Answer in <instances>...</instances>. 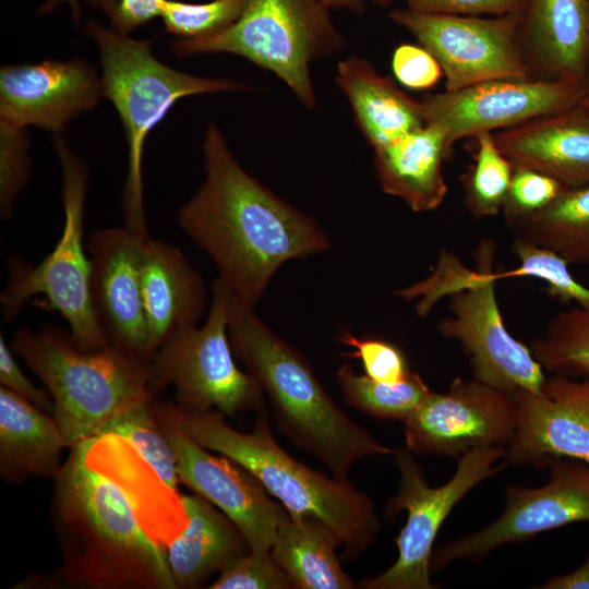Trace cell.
I'll return each instance as SVG.
<instances>
[{
  "mask_svg": "<svg viewBox=\"0 0 589 589\" xmlns=\"http://www.w3.org/2000/svg\"><path fill=\"white\" fill-rule=\"evenodd\" d=\"M203 159L205 179L179 208L178 225L211 257L218 278L253 308L281 264L327 250L329 237L247 172L213 122Z\"/></svg>",
  "mask_w": 589,
  "mask_h": 589,
  "instance_id": "obj_1",
  "label": "cell"
},
{
  "mask_svg": "<svg viewBox=\"0 0 589 589\" xmlns=\"http://www.w3.org/2000/svg\"><path fill=\"white\" fill-rule=\"evenodd\" d=\"M92 440V438H91ZM86 440L57 473L52 518L58 582L93 589H175L166 548L142 527L125 493L86 462Z\"/></svg>",
  "mask_w": 589,
  "mask_h": 589,
  "instance_id": "obj_2",
  "label": "cell"
},
{
  "mask_svg": "<svg viewBox=\"0 0 589 589\" xmlns=\"http://www.w3.org/2000/svg\"><path fill=\"white\" fill-rule=\"evenodd\" d=\"M228 335L235 357L267 396L280 433L323 462L332 477L349 480L359 460L393 454L394 449L339 408L303 354L273 333L236 294Z\"/></svg>",
  "mask_w": 589,
  "mask_h": 589,
  "instance_id": "obj_3",
  "label": "cell"
},
{
  "mask_svg": "<svg viewBox=\"0 0 589 589\" xmlns=\"http://www.w3.org/2000/svg\"><path fill=\"white\" fill-rule=\"evenodd\" d=\"M163 406L193 441L251 472L289 515H313L332 527L342 539V560L357 558L377 538L382 524L372 498L349 480L328 478L290 456L274 438L265 411L243 433L217 410Z\"/></svg>",
  "mask_w": 589,
  "mask_h": 589,
  "instance_id": "obj_4",
  "label": "cell"
},
{
  "mask_svg": "<svg viewBox=\"0 0 589 589\" xmlns=\"http://www.w3.org/2000/svg\"><path fill=\"white\" fill-rule=\"evenodd\" d=\"M12 351L37 375L53 401V417L69 447L97 438L131 404L152 398L149 361L113 345L86 352L52 325L16 329Z\"/></svg>",
  "mask_w": 589,
  "mask_h": 589,
  "instance_id": "obj_5",
  "label": "cell"
},
{
  "mask_svg": "<svg viewBox=\"0 0 589 589\" xmlns=\"http://www.w3.org/2000/svg\"><path fill=\"white\" fill-rule=\"evenodd\" d=\"M476 260L477 269L471 271L444 251L431 276L399 289L398 294L405 300L419 298L416 312L420 316L428 315L440 298L448 296V314L436 327L444 338L460 345L473 378L512 394L540 393L546 381L544 369L530 347L507 330L495 281L488 277V266L494 260L491 241L480 243Z\"/></svg>",
  "mask_w": 589,
  "mask_h": 589,
  "instance_id": "obj_6",
  "label": "cell"
},
{
  "mask_svg": "<svg viewBox=\"0 0 589 589\" xmlns=\"http://www.w3.org/2000/svg\"><path fill=\"white\" fill-rule=\"evenodd\" d=\"M86 34L96 43L101 68L103 97L115 106L128 147L123 190L124 227L148 236L142 161L148 133L181 98L251 87L227 77H203L178 71L152 52V40L133 39L91 21Z\"/></svg>",
  "mask_w": 589,
  "mask_h": 589,
  "instance_id": "obj_7",
  "label": "cell"
},
{
  "mask_svg": "<svg viewBox=\"0 0 589 589\" xmlns=\"http://www.w3.org/2000/svg\"><path fill=\"white\" fill-rule=\"evenodd\" d=\"M345 46L329 9L317 0H250L242 15L223 33L170 43L178 57L221 52L243 57L278 76L308 109L316 106L311 63Z\"/></svg>",
  "mask_w": 589,
  "mask_h": 589,
  "instance_id": "obj_8",
  "label": "cell"
},
{
  "mask_svg": "<svg viewBox=\"0 0 589 589\" xmlns=\"http://www.w3.org/2000/svg\"><path fill=\"white\" fill-rule=\"evenodd\" d=\"M53 147L62 169L64 224L51 252L38 265L20 259L8 261L9 279L0 296L7 322L14 320L25 302L40 296L39 306L59 313L79 349L93 352L108 342L95 316L89 292L91 260L83 245L84 207L88 171L60 135Z\"/></svg>",
  "mask_w": 589,
  "mask_h": 589,
  "instance_id": "obj_9",
  "label": "cell"
},
{
  "mask_svg": "<svg viewBox=\"0 0 589 589\" xmlns=\"http://www.w3.org/2000/svg\"><path fill=\"white\" fill-rule=\"evenodd\" d=\"M235 293L218 277L212 285L206 322L179 329L149 361L148 387L153 394L168 385L176 389L178 408L184 411L217 410L233 417L263 412V392L256 380L235 362L228 335Z\"/></svg>",
  "mask_w": 589,
  "mask_h": 589,
  "instance_id": "obj_10",
  "label": "cell"
},
{
  "mask_svg": "<svg viewBox=\"0 0 589 589\" xmlns=\"http://www.w3.org/2000/svg\"><path fill=\"white\" fill-rule=\"evenodd\" d=\"M506 446L471 449L461 456L454 476L441 486H430L413 454L394 449L398 470L397 492L385 512L394 516L407 512V520L395 542L398 556L382 574L368 577L357 587L363 589H434L430 573L433 544L449 513L473 488L503 470Z\"/></svg>",
  "mask_w": 589,
  "mask_h": 589,
  "instance_id": "obj_11",
  "label": "cell"
},
{
  "mask_svg": "<svg viewBox=\"0 0 589 589\" xmlns=\"http://www.w3.org/2000/svg\"><path fill=\"white\" fill-rule=\"evenodd\" d=\"M522 14L482 17L395 9L389 19L435 57L445 91H456L491 80L532 79L520 45Z\"/></svg>",
  "mask_w": 589,
  "mask_h": 589,
  "instance_id": "obj_12",
  "label": "cell"
},
{
  "mask_svg": "<svg viewBox=\"0 0 589 589\" xmlns=\"http://www.w3.org/2000/svg\"><path fill=\"white\" fill-rule=\"evenodd\" d=\"M548 481L537 488L509 485L500 516L485 528L440 546L431 570L458 561L479 562L496 548L576 522H589V465L551 458Z\"/></svg>",
  "mask_w": 589,
  "mask_h": 589,
  "instance_id": "obj_13",
  "label": "cell"
},
{
  "mask_svg": "<svg viewBox=\"0 0 589 589\" xmlns=\"http://www.w3.org/2000/svg\"><path fill=\"white\" fill-rule=\"evenodd\" d=\"M402 422L413 455L461 456L506 446L516 430L517 404L512 393L456 377L446 392H430Z\"/></svg>",
  "mask_w": 589,
  "mask_h": 589,
  "instance_id": "obj_14",
  "label": "cell"
},
{
  "mask_svg": "<svg viewBox=\"0 0 589 589\" xmlns=\"http://www.w3.org/2000/svg\"><path fill=\"white\" fill-rule=\"evenodd\" d=\"M157 420L173 450L179 482L217 506L242 532L251 551H271L277 531L289 518L262 483L232 459L215 456L193 441L154 402Z\"/></svg>",
  "mask_w": 589,
  "mask_h": 589,
  "instance_id": "obj_15",
  "label": "cell"
},
{
  "mask_svg": "<svg viewBox=\"0 0 589 589\" xmlns=\"http://www.w3.org/2000/svg\"><path fill=\"white\" fill-rule=\"evenodd\" d=\"M580 98L581 88L566 81L500 79L429 95L420 101L424 122L441 128L452 148L466 137L567 110Z\"/></svg>",
  "mask_w": 589,
  "mask_h": 589,
  "instance_id": "obj_16",
  "label": "cell"
},
{
  "mask_svg": "<svg viewBox=\"0 0 589 589\" xmlns=\"http://www.w3.org/2000/svg\"><path fill=\"white\" fill-rule=\"evenodd\" d=\"M148 237L124 226L98 229L87 250L92 306L107 342L151 360L154 353L141 294V263Z\"/></svg>",
  "mask_w": 589,
  "mask_h": 589,
  "instance_id": "obj_17",
  "label": "cell"
},
{
  "mask_svg": "<svg viewBox=\"0 0 589 589\" xmlns=\"http://www.w3.org/2000/svg\"><path fill=\"white\" fill-rule=\"evenodd\" d=\"M517 425L505 461L544 468L567 457L589 465V377L553 374L540 393L517 390Z\"/></svg>",
  "mask_w": 589,
  "mask_h": 589,
  "instance_id": "obj_18",
  "label": "cell"
},
{
  "mask_svg": "<svg viewBox=\"0 0 589 589\" xmlns=\"http://www.w3.org/2000/svg\"><path fill=\"white\" fill-rule=\"evenodd\" d=\"M103 97L100 76L82 59L46 60L0 69V123L28 125L60 135Z\"/></svg>",
  "mask_w": 589,
  "mask_h": 589,
  "instance_id": "obj_19",
  "label": "cell"
},
{
  "mask_svg": "<svg viewBox=\"0 0 589 589\" xmlns=\"http://www.w3.org/2000/svg\"><path fill=\"white\" fill-rule=\"evenodd\" d=\"M520 45L532 79L581 88L589 73V0H528Z\"/></svg>",
  "mask_w": 589,
  "mask_h": 589,
  "instance_id": "obj_20",
  "label": "cell"
},
{
  "mask_svg": "<svg viewBox=\"0 0 589 589\" xmlns=\"http://www.w3.org/2000/svg\"><path fill=\"white\" fill-rule=\"evenodd\" d=\"M514 167L549 176L565 188L589 183V112L580 105L496 132Z\"/></svg>",
  "mask_w": 589,
  "mask_h": 589,
  "instance_id": "obj_21",
  "label": "cell"
},
{
  "mask_svg": "<svg viewBox=\"0 0 589 589\" xmlns=\"http://www.w3.org/2000/svg\"><path fill=\"white\" fill-rule=\"evenodd\" d=\"M141 294L153 353L179 329L197 325L206 304L203 279L181 250L149 237L142 255Z\"/></svg>",
  "mask_w": 589,
  "mask_h": 589,
  "instance_id": "obj_22",
  "label": "cell"
},
{
  "mask_svg": "<svg viewBox=\"0 0 589 589\" xmlns=\"http://www.w3.org/2000/svg\"><path fill=\"white\" fill-rule=\"evenodd\" d=\"M450 149L443 130L431 123L374 149L382 191L402 200L413 212L437 208L448 191L443 163Z\"/></svg>",
  "mask_w": 589,
  "mask_h": 589,
  "instance_id": "obj_23",
  "label": "cell"
},
{
  "mask_svg": "<svg viewBox=\"0 0 589 589\" xmlns=\"http://www.w3.org/2000/svg\"><path fill=\"white\" fill-rule=\"evenodd\" d=\"M336 83L351 106L354 120L373 149L383 147L425 122L420 100L404 93L365 59L350 56L337 65Z\"/></svg>",
  "mask_w": 589,
  "mask_h": 589,
  "instance_id": "obj_24",
  "label": "cell"
},
{
  "mask_svg": "<svg viewBox=\"0 0 589 589\" xmlns=\"http://www.w3.org/2000/svg\"><path fill=\"white\" fill-rule=\"evenodd\" d=\"M188 527L167 548L177 588H195L251 548L238 527L203 496L182 495Z\"/></svg>",
  "mask_w": 589,
  "mask_h": 589,
  "instance_id": "obj_25",
  "label": "cell"
},
{
  "mask_svg": "<svg viewBox=\"0 0 589 589\" xmlns=\"http://www.w3.org/2000/svg\"><path fill=\"white\" fill-rule=\"evenodd\" d=\"M68 444L55 418L0 387V473L15 483L31 476L56 478Z\"/></svg>",
  "mask_w": 589,
  "mask_h": 589,
  "instance_id": "obj_26",
  "label": "cell"
},
{
  "mask_svg": "<svg viewBox=\"0 0 589 589\" xmlns=\"http://www.w3.org/2000/svg\"><path fill=\"white\" fill-rule=\"evenodd\" d=\"M341 537L313 515H289L279 527L271 554L294 589H353L336 554Z\"/></svg>",
  "mask_w": 589,
  "mask_h": 589,
  "instance_id": "obj_27",
  "label": "cell"
},
{
  "mask_svg": "<svg viewBox=\"0 0 589 589\" xmlns=\"http://www.w3.org/2000/svg\"><path fill=\"white\" fill-rule=\"evenodd\" d=\"M515 238L551 250L570 264H589V183L565 188L543 209L508 221Z\"/></svg>",
  "mask_w": 589,
  "mask_h": 589,
  "instance_id": "obj_28",
  "label": "cell"
},
{
  "mask_svg": "<svg viewBox=\"0 0 589 589\" xmlns=\"http://www.w3.org/2000/svg\"><path fill=\"white\" fill-rule=\"evenodd\" d=\"M337 381L347 405L378 420L404 421L431 392L417 372L401 382L384 383L344 364L337 371Z\"/></svg>",
  "mask_w": 589,
  "mask_h": 589,
  "instance_id": "obj_29",
  "label": "cell"
},
{
  "mask_svg": "<svg viewBox=\"0 0 589 589\" xmlns=\"http://www.w3.org/2000/svg\"><path fill=\"white\" fill-rule=\"evenodd\" d=\"M530 349L552 374L589 377V309L576 306L556 313Z\"/></svg>",
  "mask_w": 589,
  "mask_h": 589,
  "instance_id": "obj_30",
  "label": "cell"
},
{
  "mask_svg": "<svg viewBox=\"0 0 589 589\" xmlns=\"http://www.w3.org/2000/svg\"><path fill=\"white\" fill-rule=\"evenodd\" d=\"M473 161L464 176L465 204L476 218L497 216L508 194L514 166L497 147L494 133L476 135Z\"/></svg>",
  "mask_w": 589,
  "mask_h": 589,
  "instance_id": "obj_31",
  "label": "cell"
},
{
  "mask_svg": "<svg viewBox=\"0 0 589 589\" xmlns=\"http://www.w3.org/2000/svg\"><path fill=\"white\" fill-rule=\"evenodd\" d=\"M105 435L120 436L130 442L161 479L178 490L173 450L157 420L152 398L135 401L115 414L97 437Z\"/></svg>",
  "mask_w": 589,
  "mask_h": 589,
  "instance_id": "obj_32",
  "label": "cell"
},
{
  "mask_svg": "<svg viewBox=\"0 0 589 589\" xmlns=\"http://www.w3.org/2000/svg\"><path fill=\"white\" fill-rule=\"evenodd\" d=\"M512 251L519 265L514 269L495 272L492 263L488 267L490 279L534 277L546 284V292L551 297L589 309V288L576 280L569 272V264L558 254L519 238L513 240Z\"/></svg>",
  "mask_w": 589,
  "mask_h": 589,
  "instance_id": "obj_33",
  "label": "cell"
},
{
  "mask_svg": "<svg viewBox=\"0 0 589 589\" xmlns=\"http://www.w3.org/2000/svg\"><path fill=\"white\" fill-rule=\"evenodd\" d=\"M250 0H212L190 3L164 0L160 17L166 31L182 39L216 36L230 27L244 12Z\"/></svg>",
  "mask_w": 589,
  "mask_h": 589,
  "instance_id": "obj_34",
  "label": "cell"
},
{
  "mask_svg": "<svg viewBox=\"0 0 589 589\" xmlns=\"http://www.w3.org/2000/svg\"><path fill=\"white\" fill-rule=\"evenodd\" d=\"M25 129L0 123V215L12 216L15 201L31 177Z\"/></svg>",
  "mask_w": 589,
  "mask_h": 589,
  "instance_id": "obj_35",
  "label": "cell"
},
{
  "mask_svg": "<svg viewBox=\"0 0 589 589\" xmlns=\"http://www.w3.org/2000/svg\"><path fill=\"white\" fill-rule=\"evenodd\" d=\"M211 589H293L288 575L275 563L271 551H250L229 562Z\"/></svg>",
  "mask_w": 589,
  "mask_h": 589,
  "instance_id": "obj_36",
  "label": "cell"
},
{
  "mask_svg": "<svg viewBox=\"0 0 589 589\" xmlns=\"http://www.w3.org/2000/svg\"><path fill=\"white\" fill-rule=\"evenodd\" d=\"M338 340L354 350L345 356L358 358L365 375L377 382L398 383L412 371L402 351L389 341L380 338H359L342 330Z\"/></svg>",
  "mask_w": 589,
  "mask_h": 589,
  "instance_id": "obj_37",
  "label": "cell"
},
{
  "mask_svg": "<svg viewBox=\"0 0 589 589\" xmlns=\"http://www.w3.org/2000/svg\"><path fill=\"white\" fill-rule=\"evenodd\" d=\"M565 187L541 172L514 167L510 187L503 207L506 223L537 213L551 204Z\"/></svg>",
  "mask_w": 589,
  "mask_h": 589,
  "instance_id": "obj_38",
  "label": "cell"
},
{
  "mask_svg": "<svg viewBox=\"0 0 589 589\" xmlns=\"http://www.w3.org/2000/svg\"><path fill=\"white\" fill-rule=\"evenodd\" d=\"M392 69L401 85L416 91L432 88L443 75L435 57L423 46L413 44L396 47Z\"/></svg>",
  "mask_w": 589,
  "mask_h": 589,
  "instance_id": "obj_39",
  "label": "cell"
},
{
  "mask_svg": "<svg viewBox=\"0 0 589 589\" xmlns=\"http://www.w3.org/2000/svg\"><path fill=\"white\" fill-rule=\"evenodd\" d=\"M381 7L388 5L393 0H372ZM409 11L419 14H453V15H504L522 12L528 0H405Z\"/></svg>",
  "mask_w": 589,
  "mask_h": 589,
  "instance_id": "obj_40",
  "label": "cell"
},
{
  "mask_svg": "<svg viewBox=\"0 0 589 589\" xmlns=\"http://www.w3.org/2000/svg\"><path fill=\"white\" fill-rule=\"evenodd\" d=\"M101 10L110 20L111 28L128 35L134 28L160 16L164 0H85Z\"/></svg>",
  "mask_w": 589,
  "mask_h": 589,
  "instance_id": "obj_41",
  "label": "cell"
},
{
  "mask_svg": "<svg viewBox=\"0 0 589 589\" xmlns=\"http://www.w3.org/2000/svg\"><path fill=\"white\" fill-rule=\"evenodd\" d=\"M0 383L16 395L44 411L53 413L55 407L48 390L36 387L22 372L3 336L0 337Z\"/></svg>",
  "mask_w": 589,
  "mask_h": 589,
  "instance_id": "obj_42",
  "label": "cell"
},
{
  "mask_svg": "<svg viewBox=\"0 0 589 589\" xmlns=\"http://www.w3.org/2000/svg\"><path fill=\"white\" fill-rule=\"evenodd\" d=\"M541 589H589V554L576 569L551 577Z\"/></svg>",
  "mask_w": 589,
  "mask_h": 589,
  "instance_id": "obj_43",
  "label": "cell"
},
{
  "mask_svg": "<svg viewBox=\"0 0 589 589\" xmlns=\"http://www.w3.org/2000/svg\"><path fill=\"white\" fill-rule=\"evenodd\" d=\"M328 9H346L356 14L365 10V0H317Z\"/></svg>",
  "mask_w": 589,
  "mask_h": 589,
  "instance_id": "obj_44",
  "label": "cell"
},
{
  "mask_svg": "<svg viewBox=\"0 0 589 589\" xmlns=\"http://www.w3.org/2000/svg\"><path fill=\"white\" fill-rule=\"evenodd\" d=\"M61 1H65L67 3L70 4L71 7V11H72V15L74 17V20L77 21L79 16H80V4H79V0H48L46 3L43 4V7L40 8V12H48L50 10H52L59 2Z\"/></svg>",
  "mask_w": 589,
  "mask_h": 589,
  "instance_id": "obj_45",
  "label": "cell"
},
{
  "mask_svg": "<svg viewBox=\"0 0 589 589\" xmlns=\"http://www.w3.org/2000/svg\"><path fill=\"white\" fill-rule=\"evenodd\" d=\"M579 104L589 112V73L581 87V98Z\"/></svg>",
  "mask_w": 589,
  "mask_h": 589,
  "instance_id": "obj_46",
  "label": "cell"
}]
</instances>
